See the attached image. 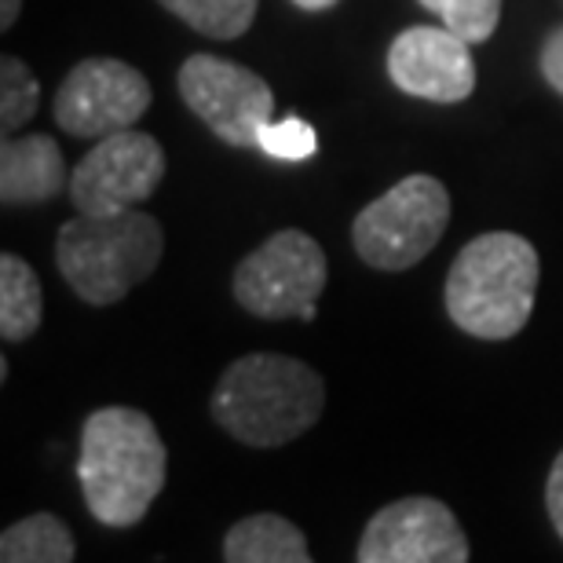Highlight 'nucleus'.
Masks as SVG:
<instances>
[{
	"label": "nucleus",
	"mask_w": 563,
	"mask_h": 563,
	"mask_svg": "<svg viewBox=\"0 0 563 563\" xmlns=\"http://www.w3.org/2000/svg\"><path fill=\"white\" fill-rule=\"evenodd\" d=\"M168 454L143 410L103 407L81 428L77 479L88 512L103 527H136L165 487Z\"/></svg>",
	"instance_id": "nucleus-1"
},
{
	"label": "nucleus",
	"mask_w": 563,
	"mask_h": 563,
	"mask_svg": "<svg viewBox=\"0 0 563 563\" xmlns=\"http://www.w3.org/2000/svg\"><path fill=\"white\" fill-rule=\"evenodd\" d=\"M209 407L212 421L231 439L256 450H275L300 439L322 418L325 385L300 358L253 352L223 369Z\"/></svg>",
	"instance_id": "nucleus-2"
},
{
	"label": "nucleus",
	"mask_w": 563,
	"mask_h": 563,
	"mask_svg": "<svg viewBox=\"0 0 563 563\" xmlns=\"http://www.w3.org/2000/svg\"><path fill=\"white\" fill-rule=\"evenodd\" d=\"M538 275V250L523 234H479L450 264L446 314L468 336L509 341L531 322Z\"/></svg>",
	"instance_id": "nucleus-3"
},
{
	"label": "nucleus",
	"mask_w": 563,
	"mask_h": 563,
	"mask_svg": "<svg viewBox=\"0 0 563 563\" xmlns=\"http://www.w3.org/2000/svg\"><path fill=\"white\" fill-rule=\"evenodd\" d=\"M165 231L151 212H118V217H85L77 212L59 228L55 264L63 282L92 308H107L129 297L132 286L162 264Z\"/></svg>",
	"instance_id": "nucleus-4"
},
{
	"label": "nucleus",
	"mask_w": 563,
	"mask_h": 563,
	"mask_svg": "<svg viewBox=\"0 0 563 563\" xmlns=\"http://www.w3.org/2000/svg\"><path fill=\"white\" fill-rule=\"evenodd\" d=\"M450 223V190L435 176L413 173L374 198L352 223L355 253L377 272H407L424 261Z\"/></svg>",
	"instance_id": "nucleus-5"
},
{
	"label": "nucleus",
	"mask_w": 563,
	"mask_h": 563,
	"mask_svg": "<svg viewBox=\"0 0 563 563\" xmlns=\"http://www.w3.org/2000/svg\"><path fill=\"white\" fill-rule=\"evenodd\" d=\"M330 267L322 245L297 228L272 234L234 272V300L256 319H314Z\"/></svg>",
	"instance_id": "nucleus-6"
},
{
	"label": "nucleus",
	"mask_w": 563,
	"mask_h": 563,
	"mask_svg": "<svg viewBox=\"0 0 563 563\" xmlns=\"http://www.w3.org/2000/svg\"><path fill=\"white\" fill-rule=\"evenodd\" d=\"M179 96L228 146H256L261 129L275 114L272 85L250 66L217 55H190L179 66Z\"/></svg>",
	"instance_id": "nucleus-7"
},
{
	"label": "nucleus",
	"mask_w": 563,
	"mask_h": 563,
	"mask_svg": "<svg viewBox=\"0 0 563 563\" xmlns=\"http://www.w3.org/2000/svg\"><path fill=\"white\" fill-rule=\"evenodd\" d=\"M165 179V151L146 132H110L77 162L70 201L85 217H118L143 206Z\"/></svg>",
	"instance_id": "nucleus-8"
},
{
	"label": "nucleus",
	"mask_w": 563,
	"mask_h": 563,
	"mask_svg": "<svg viewBox=\"0 0 563 563\" xmlns=\"http://www.w3.org/2000/svg\"><path fill=\"white\" fill-rule=\"evenodd\" d=\"M151 81L121 59L77 63L55 92V125L81 140H103L110 132L136 129L151 107Z\"/></svg>",
	"instance_id": "nucleus-9"
},
{
	"label": "nucleus",
	"mask_w": 563,
	"mask_h": 563,
	"mask_svg": "<svg viewBox=\"0 0 563 563\" xmlns=\"http://www.w3.org/2000/svg\"><path fill=\"white\" fill-rule=\"evenodd\" d=\"M358 563H465L468 538L439 498L385 505L358 538Z\"/></svg>",
	"instance_id": "nucleus-10"
},
{
	"label": "nucleus",
	"mask_w": 563,
	"mask_h": 563,
	"mask_svg": "<svg viewBox=\"0 0 563 563\" xmlns=\"http://www.w3.org/2000/svg\"><path fill=\"white\" fill-rule=\"evenodd\" d=\"M472 44L446 26H410L388 48V77L399 92L428 103H465L476 92Z\"/></svg>",
	"instance_id": "nucleus-11"
},
{
	"label": "nucleus",
	"mask_w": 563,
	"mask_h": 563,
	"mask_svg": "<svg viewBox=\"0 0 563 563\" xmlns=\"http://www.w3.org/2000/svg\"><path fill=\"white\" fill-rule=\"evenodd\" d=\"M59 190H70L59 143L44 132L4 136L0 143V201L4 206H44Z\"/></svg>",
	"instance_id": "nucleus-12"
},
{
	"label": "nucleus",
	"mask_w": 563,
	"mask_h": 563,
	"mask_svg": "<svg viewBox=\"0 0 563 563\" xmlns=\"http://www.w3.org/2000/svg\"><path fill=\"white\" fill-rule=\"evenodd\" d=\"M223 560L228 563H308L311 549L286 516L256 512L245 516L223 534Z\"/></svg>",
	"instance_id": "nucleus-13"
},
{
	"label": "nucleus",
	"mask_w": 563,
	"mask_h": 563,
	"mask_svg": "<svg viewBox=\"0 0 563 563\" xmlns=\"http://www.w3.org/2000/svg\"><path fill=\"white\" fill-rule=\"evenodd\" d=\"M44 297L37 272L15 253L0 256V336L8 344L30 341L41 330Z\"/></svg>",
	"instance_id": "nucleus-14"
},
{
	"label": "nucleus",
	"mask_w": 563,
	"mask_h": 563,
	"mask_svg": "<svg viewBox=\"0 0 563 563\" xmlns=\"http://www.w3.org/2000/svg\"><path fill=\"white\" fill-rule=\"evenodd\" d=\"M74 556L77 545L70 527L52 512H33L0 534V560L4 563H70Z\"/></svg>",
	"instance_id": "nucleus-15"
},
{
	"label": "nucleus",
	"mask_w": 563,
	"mask_h": 563,
	"mask_svg": "<svg viewBox=\"0 0 563 563\" xmlns=\"http://www.w3.org/2000/svg\"><path fill=\"white\" fill-rule=\"evenodd\" d=\"M157 4L173 11L190 30H198L201 37L234 41L253 26L261 0H157Z\"/></svg>",
	"instance_id": "nucleus-16"
},
{
	"label": "nucleus",
	"mask_w": 563,
	"mask_h": 563,
	"mask_svg": "<svg viewBox=\"0 0 563 563\" xmlns=\"http://www.w3.org/2000/svg\"><path fill=\"white\" fill-rule=\"evenodd\" d=\"M37 107H41V81L22 59L4 55L0 59V129H4V136H15L37 114Z\"/></svg>",
	"instance_id": "nucleus-17"
},
{
	"label": "nucleus",
	"mask_w": 563,
	"mask_h": 563,
	"mask_svg": "<svg viewBox=\"0 0 563 563\" xmlns=\"http://www.w3.org/2000/svg\"><path fill=\"white\" fill-rule=\"evenodd\" d=\"M418 4L468 44L490 41L501 22V0H418Z\"/></svg>",
	"instance_id": "nucleus-18"
},
{
	"label": "nucleus",
	"mask_w": 563,
	"mask_h": 563,
	"mask_svg": "<svg viewBox=\"0 0 563 563\" xmlns=\"http://www.w3.org/2000/svg\"><path fill=\"white\" fill-rule=\"evenodd\" d=\"M256 146L267 157H278V162H308V157L319 151V140H314V129L300 118H282V121H267L256 136Z\"/></svg>",
	"instance_id": "nucleus-19"
},
{
	"label": "nucleus",
	"mask_w": 563,
	"mask_h": 563,
	"mask_svg": "<svg viewBox=\"0 0 563 563\" xmlns=\"http://www.w3.org/2000/svg\"><path fill=\"white\" fill-rule=\"evenodd\" d=\"M538 63H542V77H545V81L553 85L556 92L563 96V26H556V30L545 37L542 55H538Z\"/></svg>",
	"instance_id": "nucleus-20"
},
{
	"label": "nucleus",
	"mask_w": 563,
	"mask_h": 563,
	"mask_svg": "<svg viewBox=\"0 0 563 563\" xmlns=\"http://www.w3.org/2000/svg\"><path fill=\"white\" fill-rule=\"evenodd\" d=\"M545 505H549V520H553L556 534L563 538V450L553 461V472H549L545 483Z\"/></svg>",
	"instance_id": "nucleus-21"
},
{
	"label": "nucleus",
	"mask_w": 563,
	"mask_h": 563,
	"mask_svg": "<svg viewBox=\"0 0 563 563\" xmlns=\"http://www.w3.org/2000/svg\"><path fill=\"white\" fill-rule=\"evenodd\" d=\"M19 11H22V0H0V30H11V26H15Z\"/></svg>",
	"instance_id": "nucleus-22"
},
{
	"label": "nucleus",
	"mask_w": 563,
	"mask_h": 563,
	"mask_svg": "<svg viewBox=\"0 0 563 563\" xmlns=\"http://www.w3.org/2000/svg\"><path fill=\"white\" fill-rule=\"evenodd\" d=\"M292 4L303 11H330L333 4H341V0H292Z\"/></svg>",
	"instance_id": "nucleus-23"
}]
</instances>
